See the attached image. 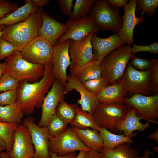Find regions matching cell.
I'll return each mask as SVG.
<instances>
[{
    "mask_svg": "<svg viewBox=\"0 0 158 158\" xmlns=\"http://www.w3.org/2000/svg\"><path fill=\"white\" fill-rule=\"evenodd\" d=\"M49 154L51 158H75L77 155L75 152L64 156H59L56 154L51 152H49Z\"/></svg>",
    "mask_w": 158,
    "mask_h": 158,
    "instance_id": "7dc6e473",
    "label": "cell"
},
{
    "mask_svg": "<svg viewBox=\"0 0 158 158\" xmlns=\"http://www.w3.org/2000/svg\"><path fill=\"white\" fill-rule=\"evenodd\" d=\"M11 158H33L35 150L30 132L23 123L18 124L13 133Z\"/></svg>",
    "mask_w": 158,
    "mask_h": 158,
    "instance_id": "2e32d148",
    "label": "cell"
},
{
    "mask_svg": "<svg viewBox=\"0 0 158 158\" xmlns=\"http://www.w3.org/2000/svg\"><path fill=\"white\" fill-rule=\"evenodd\" d=\"M150 62L148 59L135 57L133 55L130 59V63L137 70H145L149 67Z\"/></svg>",
    "mask_w": 158,
    "mask_h": 158,
    "instance_id": "60d3db41",
    "label": "cell"
},
{
    "mask_svg": "<svg viewBox=\"0 0 158 158\" xmlns=\"http://www.w3.org/2000/svg\"><path fill=\"white\" fill-rule=\"evenodd\" d=\"M70 41L71 40H68L53 46L51 61L55 79L60 81L65 86L67 78L66 70L71 63L69 53Z\"/></svg>",
    "mask_w": 158,
    "mask_h": 158,
    "instance_id": "5bb4252c",
    "label": "cell"
},
{
    "mask_svg": "<svg viewBox=\"0 0 158 158\" xmlns=\"http://www.w3.org/2000/svg\"><path fill=\"white\" fill-rule=\"evenodd\" d=\"M68 123L55 114L50 118L47 127L51 137H55L62 133Z\"/></svg>",
    "mask_w": 158,
    "mask_h": 158,
    "instance_id": "d6a6232c",
    "label": "cell"
},
{
    "mask_svg": "<svg viewBox=\"0 0 158 158\" xmlns=\"http://www.w3.org/2000/svg\"><path fill=\"white\" fill-rule=\"evenodd\" d=\"M129 107L120 103H99L92 114L96 123L110 132L115 131Z\"/></svg>",
    "mask_w": 158,
    "mask_h": 158,
    "instance_id": "8992f818",
    "label": "cell"
},
{
    "mask_svg": "<svg viewBox=\"0 0 158 158\" xmlns=\"http://www.w3.org/2000/svg\"><path fill=\"white\" fill-rule=\"evenodd\" d=\"M22 123L30 133L35 150L33 158H51L49 151L50 136L47 126L41 127L37 125L32 116L26 118Z\"/></svg>",
    "mask_w": 158,
    "mask_h": 158,
    "instance_id": "8fae6325",
    "label": "cell"
},
{
    "mask_svg": "<svg viewBox=\"0 0 158 158\" xmlns=\"http://www.w3.org/2000/svg\"><path fill=\"white\" fill-rule=\"evenodd\" d=\"M18 124L6 123L0 121V136L4 141L6 152L10 155L13 143V133Z\"/></svg>",
    "mask_w": 158,
    "mask_h": 158,
    "instance_id": "1f68e13d",
    "label": "cell"
},
{
    "mask_svg": "<svg viewBox=\"0 0 158 158\" xmlns=\"http://www.w3.org/2000/svg\"><path fill=\"white\" fill-rule=\"evenodd\" d=\"M13 45L10 42L4 39L0 40V60L11 55L14 52Z\"/></svg>",
    "mask_w": 158,
    "mask_h": 158,
    "instance_id": "ab89813d",
    "label": "cell"
},
{
    "mask_svg": "<svg viewBox=\"0 0 158 158\" xmlns=\"http://www.w3.org/2000/svg\"><path fill=\"white\" fill-rule=\"evenodd\" d=\"M78 107L77 104H69L63 99L58 104L55 114L65 122L71 124L74 118Z\"/></svg>",
    "mask_w": 158,
    "mask_h": 158,
    "instance_id": "f546056e",
    "label": "cell"
},
{
    "mask_svg": "<svg viewBox=\"0 0 158 158\" xmlns=\"http://www.w3.org/2000/svg\"><path fill=\"white\" fill-rule=\"evenodd\" d=\"M42 23L38 32V36L48 41L53 46L67 31L68 26L51 17L42 10Z\"/></svg>",
    "mask_w": 158,
    "mask_h": 158,
    "instance_id": "ffe728a7",
    "label": "cell"
},
{
    "mask_svg": "<svg viewBox=\"0 0 158 158\" xmlns=\"http://www.w3.org/2000/svg\"><path fill=\"white\" fill-rule=\"evenodd\" d=\"M71 126L80 129L90 128L99 131V127L96 123L92 114L83 110L81 108L77 107L76 114Z\"/></svg>",
    "mask_w": 158,
    "mask_h": 158,
    "instance_id": "83f0119b",
    "label": "cell"
},
{
    "mask_svg": "<svg viewBox=\"0 0 158 158\" xmlns=\"http://www.w3.org/2000/svg\"><path fill=\"white\" fill-rule=\"evenodd\" d=\"M66 94L65 86L55 79L50 90L45 97L41 105L42 114L38 126H47L51 116L55 114L59 103L64 99Z\"/></svg>",
    "mask_w": 158,
    "mask_h": 158,
    "instance_id": "4fadbf2b",
    "label": "cell"
},
{
    "mask_svg": "<svg viewBox=\"0 0 158 158\" xmlns=\"http://www.w3.org/2000/svg\"><path fill=\"white\" fill-rule=\"evenodd\" d=\"M45 72L40 80L33 83L26 81L19 82L16 89L18 94L16 103L24 114L33 113L39 109L55 79L51 62L44 65Z\"/></svg>",
    "mask_w": 158,
    "mask_h": 158,
    "instance_id": "6da1fadb",
    "label": "cell"
},
{
    "mask_svg": "<svg viewBox=\"0 0 158 158\" xmlns=\"http://www.w3.org/2000/svg\"><path fill=\"white\" fill-rule=\"evenodd\" d=\"M86 151H80L79 153L75 158H84Z\"/></svg>",
    "mask_w": 158,
    "mask_h": 158,
    "instance_id": "f5cc1de1",
    "label": "cell"
},
{
    "mask_svg": "<svg viewBox=\"0 0 158 158\" xmlns=\"http://www.w3.org/2000/svg\"><path fill=\"white\" fill-rule=\"evenodd\" d=\"M84 158H104L99 152L90 150L86 152Z\"/></svg>",
    "mask_w": 158,
    "mask_h": 158,
    "instance_id": "ee69618b",
    "label": "cell"
},
{
    "mask_svg": "<svg viewBox=\"0 0 158 158\" xmlns=\"http://www.w3.org/2000/svg\"><path fill=\"white\" fill-rule=\"evenodd\" d=\"M151 73L149 67L144 71H139L128 63L122 77L118 80L123 84L127 92L133 94L150 95L153 93L150 82Z\"/></svg>",
    "mask_w": 158,
    "mask_h": 158,
    "instance_id": "52a82bcc",
    "label": "cell"
},
{
    "mask_svg": "<svg viewBox=\"0 0 158 158\" xmlns=\"http://www.w3.org/2000/svg\"><path fill=\"white\" fill-rule=\"evenodd\" d=\"M72 127L80 140L90 150L100 152L103 149V141L99 131L89 128L80 129Z\"/></svg>",
    "mask_w": 158,
    "mask_h": 158,
    "instance_id": "cb8c5ba5",
    "label": "cell"
},
{
    "mask_svg": "<svg viewBox=\"0 0 158 158\" xmlns=\"http://www.w3.org/2000/svg\"><path fill=\"white\" fill-rule=\"evenodd\" d=\"M19 83L9 74L5 73L0 78V93L16 89Z\"/></svg>",
    "mask_w": 158,
    "mask_h": 158,
    "instance_id": "d590c367",
    "label": "cell"
},
{
    "mask_svg": "<svg viewBox=\"0 0 158 158\" xmlns=\"http://www.w3.org/2000/svg\"><path fill=\"white\" fill-rule=\"evenodd\" d=\"M0 146L5 147L6 146V144L4 141L0 136Z\"/></svg>",
    "mask_w": 158,
    "mask_h": 158,
    "instance_id": "db71d44e",
    "label": "cell"
},
{
    "mask_svg": "<svg viewBox=\"0 0 158 158\" xmlns=\"http://www.w3.org/2000/svg\"><path fill=\"white\" fill-rule=\"evenodd\" d=\"M6 67V62L0 63V78L5 72Z\"/></svg>",
    "mask_w": 158,
    "mask_h": 158,
    "instance_id": "681fc988",
    "label": "cell"
},
{
    "mask_svg": "<svg viewBox=\"0 0 158 158\" xmlns=\"http://www.w3.org/2000/svg\"><path fill=\"white\" fill-rule=\"evenodd\" d=\"M18 8L17 3L6 0H0V20Z\"/></svg>",
    "mask_w": 158,
    "mask_h": 158,
    "instance_id": "f35d334b",
    "label": "cell"
},
{
    "mask_svg": "<svg viewBox=\"0 0 158 158\" xmlns=\"http://www.w3.org/2000/svg\"><path fill=\"white\" fill-rule=\"evenodd\" d=\"M127 92L123 84L118 80L105 87L97 96L99 103H117L125 104L124 97Z\"/></svg>",
    "mask_w": 158,
    "mask_h": 158,
    "instance_id": "7402d4cb",
    "label": "cell"
},
{
    "mask_svg": "<svg viewBox=\"0 0 158 158\" xmlns=\"http://www.w3.org/2000/svg\"><path fill=\"white\" fill-rule=\"evenodd\" d=\"M158 6L157 0H138L135 11L145 13L149 17H152Z\"/></svg>",
    "mask_w": 158,
    "mask_h": 158,
    "instance_id": "836d02e7",
    "label": "cell"
},
{
    "mask_svg": "<svg viewBox=\"0 0 158 158\" xmlns=\"http://www.w3.org/2000/svg\"><path fill=\"white\" fill-rule=\"evenodd\" d=\"M99 134L103 141V148L113 149L120 145L125 143H132L133 140L131 139L137 135V133L130 136L127 137L123 134L121 135L113 134L106 128L99 127Z\"/></svg>",
    "mask_w": 158,
    "mask_h": 158,
    "instance_id": "484cf974",
    "label": "cell"
},
{
    "mask_svg": "<svg viewBox=\"0 0 158 158\" xmlns=\"http://www.w3.org/2000/svg\"><path fill=\"white\" fill-rule=\"evenodd\" d=\"M112 4L117 7H124L127 3L128 0H108Z\"/></svg>",
    "mask_w": 158,
    "mask_h": 158,
    "instance_id": "f6af8a7d",
    "label": "cell"
},
{
    "mask_svg": "<svg viewBox=\"0 0 158 158\" xmlns=\"http://www.w3.org/2000/svg\"><path fill=\"white\" fill-rule=\"evenodd\" d=\"M149 67L151 71L150 82L153 93L155 94L158 92V60L156 59H152L150 62Z\"/></svg>",
    "mask_w": 158,
    "mask_h": 158,
    "instance_id": "8d00e7d4",
    "label": "cell"
},
{
    "mask_svg": "<svg viewBox=\"0 0 158 158\" xmlns=\"http://www.w3.org/2000/svg\"><path fill=\"white\" fill-rule=\"evenodd\" d=\"M73 0H58L61 12L69 17L71 15L72 11L71 9L73 5Z\"/></svg>",
    "mask_w": 158,
    "mask_h": 158,
    "instance_id": "7bdbcfd3",
    "label": "cell"
},
{
    "mask_svg": "<svg viewBox=\"0 0 158 158\" xmlns=\"http://www.w3.org/2000/svg\"><path fill=\"white\" fill-rule=\"evenodd\" d=\"M124 100L128 107L135 109L138 117L149 123H158V93L149 96L134 94Z\"/></svg>",
    "mask_w": 158,
    "mask_h": 158,
    "instance_id": "9c48e42d",
    "label": "cell"
},
{
    "mask_svg": "<svg viewBox=\"0 0 158 158\" xmlns=\"http://www.w3.org/2000/svg\"><path fill=\"white\" fill-rule=\"evenodd\" d=\"M65 88L66 94L73 90L78 92L80 98L78 100L77 104L80 105L83 110L91 114L93 113L99 103L97 95L89 92L82 82L71 74L67 75Z\"/></svg>",
    "mask_w": 158,
    "mask_h": 158,
    "instance_id": "ac0fdd59",
    "label": "cell"
},
{
    "mask_svg": "<svg viewBox=\"0 0 158 158\" xmlns=\"http://www.w3.org/2000/svg\"><path fill=\"white\" fill-rule=\"evenodd\" d=\"M93 58L100 62L112 51L126 44L116 33L109 37L101 38L93 34L91 39Z\"/></svg>",
    "mask_w": 158,
    "mask_h": 158,
    "instance_id": "d6986e66",
    "label": "cell"
},
{
    "mask_svg": "<svg viewBox=\"0 0 158 158\" xmlns=\"http://www.w3.org/2000/svg\"><path fill=\"white\" fill-rule=\"evenodd\" d=\"M134 54L131 47L125 44L106 56L101 62L102 76L109 85L115 83L123 76L126 66Z\"/></svg>",
    "mask_w": 158,
    "mask_h": 158,
    "instance_id": "3957f363",
    "label": "cell"
},
{
    "mask_svg": "<svg viewBox=\"0 0 158 158\" xmlns=\"http://www.w3.org/2000/svg\"><path fill=\"white\" fill-rule=\"evenodd\" d=\"M101 62L93 59L83 66L70 70L71 74L81 82L88 80L96 79L102 77Z\"/></svg>",
    "mask_w": 158,
    "mask_h": 158,
    "instance_id": "d4e9b609",
    "label": "cell"
},
{
    "mask_svg": "<svg viewBox=\"0 0 158 158\" xmlns=\"http://www.w3.org/2000/svg\"><path fill=\"white\" fill-rule=\"evenodd\" d=\"M148 138L155 140L158 142V128H157L155 132L149 135Z\"/></svg>",
    "mask_w": 158,
    "mask_h": 158,
    "instance_id": "c3c4849f",
    "label": "cell"
},
{
    "mask_svg": "<svg viewBox=\"0 0 158 158\" xmlns=\"http://www.w3.org/2000/svg\"><path fill=\"white\" fill-rule=\"evenodd\" d=\"M89 16L99 29L117 33L121 28L123 20L118 7L108 0H98L92 6Z\"/></svg>",
    "mask_w": 158,
    "mask_h": 158,
    "instance_id": "5b68a950",
    "label": "cell"
},
{
    "mask_svg": "<svg viewBox=\"0 0 158 158\" xmlns=\"http://www.w3.org/2000/svg\"><path fill=\"white\" fill-rule=\"evenodd\" d=\"M6 73L19 82L33 83L40 80L45 72L44 65L31 63L23 58L20 52L15 51L5 59Z\"/></svg>",
    "mask_w": 158,
    "mask_h": 158,
    "instance_id": "277c9868",
    "label": "cell"
},
{
    "mask_svg": "<svg viewBox=\"0 0 158 158\" xmlns=\"http://www.w3.org/2000/svg\"><path fill=\"white\" fill-rule=\"evenodd\" d=\"M17 99L18 94L16 89L0 93V105L4 106L15 103Z\"/></svg>",
    "mask_w": 158,
    "mask_h": 158,
    "instance_id": "74e56055",
    "label": "cell"
},
{
    "mask_svg": "<svg viewBox=\"0 0 158 158\" xmlns=\"http://www.w3.org/2000/svg\"><path fill=\"white\" fill-rule=\"evenodd\" d=\"M49 152L64 156L76 151H89L87 148L80 140L72 126H70L61 134L55 137L50 136Z\"/></svg>",
    "mask_w": 158,
    "mask_h": 158,
    "instance_id": "ba28073f",
    "label": "cell"
},
{
    "mask_svg": "<svg viewBox=\"0 0 158 158\" xmlns=\"http://www.w3.org/2000/svg\"><path fill=\"white\" fill-rule=\"evenodd\" d=\"M1 158H11L9 154L6 152H1L0 154Z\"/></svg>",
    "mask_w": 158,
    "mask_h": 158,
    "instance_id": "816d5d0a",
    "label": "cell"
},
{
    "mask_svg": "<svg viewBox=\"0 0 158 158\" xmlns=\"http://www.w3.org/2000/svg\"><path fill=\"white\" fill-rule=\"evenodd\" d=\"M136 0H130L124 6V13L122 16L123 24L121 29L117 33L127 44L131 46L133 44V32L137 25L142 23L144 20V14L141 13L140 17L136 16L135 12Z\"/></svg>",
    "mask_w": 158,
    "mask_h": 158,
    "instance_id": "e0dca14e",
    "label": "cell"
},
{
    "mask_svg": "<svg viewBox=\"0 0 158 158\" xmlns=\"http://www.w3.org/2000/svg\"><path fill=\"white\" fill-rule=\"evenodd\" d=\"M24 114L16 103L0 105V121L3 123L20 124L22 121Z\"/></svg>",
    "mask_w": 158,
    "mask_h": 158,
    "instance_id": "f1b7e54d",
    "label": "cell"
},
{
    "mask_svg": "<svg viewBox=\"0 0 158 158\" xmlns=\"http://www.w3.org/2000/svg\"><path fill=\"white\" fill-rule=\"evenodd\" d=\"M5 149V147L0 146V154L2 151Z\"/></svg>",
    "mask_w": 158,
    "mask_h": 158,
    "instance_id": "9f6ffc18",
    "label": "cell"
},
{
    "mask_svg": "<svg viewBox=\"0 0 158 158\" xmlns=\"http://www.w3.org/2000/svg\"><path fill=\"white\" fill-rule=\"evenodd\" d=\"M36 7L38 8L42 7L48 4L49 0H32Z\"/></svg>",
    "mask_w": 158,
    "mask_h": 158,
    "instance_id": "bcb514c9",
    "label": "cell"
},
{
    "mask_svg": "<svg viewBox=\"0 0 158 158\" xmlns=\"http://www.w3.org/2000/svg\"><path fill=\"white\" fill-rule=\"evenodd\" d=\"M142 51H146L150 53L157 54L158 43L155 42L147 46L138 45L133 44V47H131L132 53L133 54Z\"/></svg>",
    "mask_w": 158,
    "mask_h": 158,
    "instance_id": "b9f144b4",
    "label": "cell"
},
{
    "mask_svg": "<svg viewBox=\"0 0 158 158\" xmlns=\"http://www.w3.org/2000/svg\"><path fill=\"white\" fill-rule=\"evenodd\" d=\"M89 34L78 40H71L69 53L71 63L70 70L80 68L93 59L91 39Z\"/></svg>",
    "mask_w": 158,
    "mask_h": 158,
    "instance_id": "7c38bea8",
    "label": "cell"
},
{
    "mask_svg": "<svg viewBox=\"0 0 158 158\" xmlns=\"http://www.w3.org/2000/svg\"><path fill=\"white\" fill-rule=\"evenodd\" d=\"M130 144L125 143L111 150L103 148L100 153L104 158H137L138 152Z\"/></svg>",
    "mask_w": 158,
    "mask_h": 158,
    "instance_id": "4316f807",
    "label": "cell"
},
{
    "mask_svg": "<svg viewBox=\"0 0 158 158\" xmlns=\"http://www.w3.org/2000/svg\"><path fill=\"white\" fill-rule=\"evenodd\" d=\"M66 23L68 27L67 31L53 46L68 40H79L89 34H96L99 30L89 16L78 20L68 19Z\"/></svg>",
    "mask_w": 158,
    "mask_h": 158,
    "instance_id": "9a60e30c",
    "label": "cell"
},
{
    "mask_svg": "<svg viewBox=\"0 0 158 158\" xmlns=\"http://www.w3.org/2000/svg\"><path fill=\"white\" fill-rule=\"evenodd\" d=\"M142 119L138 117L135 109L129 107L128 111L124 118L118 125L115 131H119L127 137L134 134L133 132L137 130L143 131L150 126V123L147 122L143 124L140 121Z\"/></svg>",
    "mask_w": 158,
    "mask_h": 158,
    "instance_id": "44dd1931",
    "label": "cell"
},
{
    "mask_svg": "<svg viewBox=\"0 0 158 158\" xmlns=\"http://www.w3.org/2000/svg\"><path fill=\"white\" fill-rule=\"evenodd\" d=\"M5 26L4 25H0V40L2 34V30Z\"/></svg>",
    "mask_w": 158,
    "mask_h": 158,
    "instance_id": "11a10c76",
    "label": "cell"
},
{
    "mask_svg": "<svg viewBox=\"0 0 158 158\" xmlns=\"http://www.w3.org/2000/svg\"><path fill=\"white\" fill-rule=\"evenodd\" d=\"M82 83L88 90L96 95L109 85L106 79L102 76L98 78L87 80Z\"/></svg>",
    "mask_w": 158,
    "mask_h": 158,
    "instance_id": "e575fe53",
    "label": "cell"
},
{
    "mask_svg": "<svg viewBox=\"0 0 158 158\" xmlns=\"http://www.w3.org/2000/svg\"><path fill=\"white\" fill-rule=\"evenodd\" d=\"M53 45L39 36L28 43L20 52L22 57L34 64L44 65L51 62Z\"/></svg>",
    "mask_w": 158,
    "mask_h": 158,
    "instance_id": "30bf717a",
    "label": "cell"
},
{
    "mask_svg": "<svg viewBox=\"0 0 158 158\" xmlns=\"http://www.w3.org/2000/svg\"><path fill=\"white\" fill-rule=\"evenodd\" d=\"M25 4L0 20V25L5 26L15 24L26 20L38 8L35 6L32 0H25Z\"/></svg>",
    "mask_w": 158,
    "mask_h": 158,
    "instance_id": "603a6c76",
    "label": "cell"
},
{
    "mask_svg": "<svg viewBox=\"0 0 158 158\" xmlns=\"http://www.w3.org/2000/svg\"><path fill=\"white\" fill-rule=\"evenodd\" d=\"M95 1V0H76L69 19L78 20L88 16Z\"/></svg>",
    "mask_w": 158,
    "mask_h": 158,
    "instance_id": "4dcf8cb0",
    "label": "cell"
},
{
    "mask_svg": "<svg viewBox=\"0 0 158 158\" xmlns=\"http://www.w3.org/2000/svg\"><path fill=\"white\" fill-rule=\"evenodd\" d=\"M42 10L38 8L25 20L5 26L1 38L11 42L15 51L20 52L28 43L38 36V31L42 23Z\"/></svg>",
    "mask_w": 158,
    "mask_h": 158,
    "instance_id": "7a4b0ae2",
    "label": "cell"
},
{
    "mask_svg": "<svg viewBox=\"0 0 158 158\" xmlns=\"http://www.w3.org/2000/svg\"><path fill=\"white\" fill-rule=\"evenodd\" d=\"M150 152L149 150L147 149L144 152L142 156L140 157L138 156L137 158H150Z\"/></svg>",
    "mask_w": 158,
    "mask_h": 158,
    "instance_id": "f907efd6",
    "label": "cell"
}]
</instances>
